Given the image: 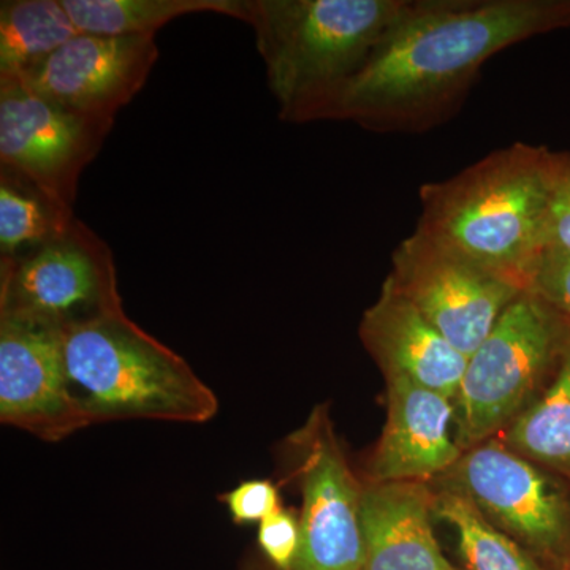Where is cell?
I'll return each mask as SVG.
<instances>
[{
	"mask_svg": "<svg viewBox=\"0 0 570 570\" xmlns=\"http://www.w3.org/2000/svg\"><path fill=\"white\" fill-rule=\"evenodd\" d=\"M570 28V0H409L322 121L423 134L450 121L498 52Z\"/></svg>",
	"mask_w": 570,
	"mask_h": 570,
	"instance_id": "cell-1",
	"label": "cell"
},
{
	"mask_svg": "<svg viewBox=\"0 0 570 570\" xmlns=\"http://www.w3.org/2000/svg\"><path fill=\"white\" fill-rule=\"evenodd\" d=\"M553 154L515 141L452 178L423 184L415 232L530 291L546 253Z\"/></svg>",
	"mask_w": 570,
	"mask_h": 570,
	"instance_id": "cell-2",
	"label": "cell"
},
{
	"mask_svg": "<svg viewBox=\"0 0 570 570\" xmlns=\"http://www.w3.org/2000/svg\"><path fill=\"white\" fill-rule=\"evenodd\" d=\"M409 0H245L284 122L322 121Z\"/></svg>",
	"mask_w": 570,
	"mask_h": 570,
	"instance_id": "cell-3",
	"label": "cell"
},
{
	"mask_svg": "<svg viewBox=\"0 0 570 570\" xmlns=\"http://www.w3.org/2000/svg\"><path fill=\"white\" fill-rule=\"evenodd\" d=\"M75 403L89 425L116 420L205 423L219 400L189 363L124 309L66 332Z\"/></svg>",
	"mask_w": 570,
	"mask_h": 570,
	"instance_id": "cell-4",
	"label": "cell"
},
{
	"mask_svg": "<svg viewBox=\"0 0 570 570\" xmlns=\"http://www.w3.org/2000/svg\"><path fill=\"white\" fill-rule=\"evenodd\" d=\"M570 341V318L542 296H517L469 356L455 401L463 452L497 438L550 384Z\"/></svg>",
	"mask_w": 570,
	"mask_h": 570,
	"instance_id": "cell-5",
	"label": "cell"
},
{
	"mask_svg": "<svg viewBox=\"0 0 570 570\" xmlns=\"http://www.w3.org/2000/svg\"><path fill=\"white\" fill-rule=\"evenodd\" d=\"M487 520L549 570H570V483L493 438L441 475Z\"/></svg>",
	"mask_w": 570,
	"mask_h": 570,
	"instance_id": "cell-6",
	"label": "cell"
},
{
	"mask_svg": "<svg viewBox=\"0 0 570 570\" xmlns=\"http://www.w3.org/2000/svg\"><path fill=\"white\" fill-rule=\"evenodd\" d=\"M121 309L110 246L77 217L50 242L0 262V314L67 332Z\"/></svg>",
	"mask_w": 570,
	"mask_h": 570,
	"instance_id": "cell-7",
	"label": "cell"
},
{
	"mask_svg": "<svg viewBox=\"0 0 570 570\" xmlns=\"http://www.w3.org/2000/svg\"><path fill=\"white\" fill-rule=\"evenodd\" d=\"M302 493V547L292 570H360L363 564L362 487L330 420L317 406L285 442Z\"/></svg>",
	"mask_w": 570,
	"mask_h": 570,
	"instance_id": "cell-8",
	"label": "cell"
},
{
	"mask_svg": "<svg viewBox=\"0 0 570 570\" xmlns=\"http://www.w3.org/2000/svg\"><path fill=\"white\" fill-rule=\"evenodd\" d=\"M387 277L468 358L490 335L505 307L524 292L415 230L393 250Z\"/></svg>",
	"mask_w": 570,
	"mask_h": 570,
	"instance_id": "cell-9",
	"label": "cell"
},
{
	"mask_svg": "<svg viewBox=\"0 0 570 570\" xmlns=\"http://www.w3.org/2000/svg\"><path fill=\"white\" fill-rule=\"evenodd\" d=\"M110 130L48 102L18 78L0 77V170L63 209L73 212L82 171Z\"/></svg>",
	"mask_w": 570,
	"mask_h": 570,
	"instance_id": "cell-10",
	"label": "cell"
},
{
	"mask_svg": "<svg viewBox=\"0 0 570 570\" xmlns=\"http://www.w3.org/2000/svg\"><path fill=\"white\" fill-rule=\"evenodd\" d=\"M159 47L154 37L78 33L18 80L62 110L111 129L148 81Z\"/></svg>",
	"mask_w": 570,
	"mask_h": 570,
	"instance_id": "cell-11",
	"label": "cell"
},
{
	"mask_svg": "<svg viewBox=\"0 0 570 570\" xmlns=\"http://www.w3.org/2000/svg\"><path fill=\"white\" fill-rule=\"evenodd\" d=\"M0 422L45 442L91 426L70 393L62 328L0 314Z\"/></svg>",
	"mask_w": 570,
	"mask_h": 570,
	"instance_id": "cell-12",
	"label": "cell"
},
{
	"mask_svg": "<svg viewBox=\"0 0 570 570\" xmlns=\"http://www.w3.org/2000/svg\"><path fill=\"white\" fill-rule=\"evenodd\" d=\"M387 422L367 461L370 482H426L444 475L463 456L450 426L452 397L403 377H387Z\"/></svg>",
	"mask_w": 570,
	"mask_h": 570,
	"instance_id": "cell-13",
	"label": "cell"
},
{
	"mask_svg": "<svg viewBox=\"0 0 570 570\" xmlns=\"http://www.w3.org/2000/svg\"><path fill=\"white\" fill-rule=\"evenodd\" d=\"M360 340L384 377H403L455 401L468 356L385 279L360 322Z\"/></svg>",
	"mask_w": 570,
	"mask_h": 570,
	"instance_id": "cell-14",
	"label": "cell"
},
{
	"mask_svg": "<svg viewBox=\"0 0 570 570\" xmlns=\"http://www.w3.org/2000/svg\"><path fill=\"white\" fill-rule=\"evenodd\" d=\"M363 564L360 570H456L433 530L434 489L426 482L362 487Z\"/></svg>",
	"mask_w": 570,
	"mask_h": 570,
	"instance_id": "cell-15",
	"label": "cell"
},
{
	"mask_svg": "<svg viewBox=\"0 0 570 570\" xmlns=\"http://www.w3.org/2000/svg\"><path fill=\"white\" fill-rule=\"evenodd\" d=\"M497 439L570 483V341L550 384Z\"/></svg>",
	"mask_w": 570,
	"mask_h": 570,
	"instance_id": "cell-16",
	"label": "cell"
},
{
	"mask_svg": "<svg viewBox=\"0 0 570 570\" xmlns=\"http://www.w3.org/2000/svg\"><path fill=\"white\" fill-rule=\"evenodd\" d=\"M80 33L154 37L176 18L216 13L243 21L245 0H62Z\"/></svg>",
	"mask_w": 570,
	"mask_h": 570,
	"instance_id": "cell-17",
	"label": "cell"
},
{
	"mask_svg": "<svg viewBox=\"0 0 570 570\" xmlns=\"http://www.w3.org/2000/svg\"><path fill=\"white\" fill-rule=\"evenodd\" d=\"M62 0L0 3V77H18L78 36Z\"/></svg>",
	"mask_w": 570,
	"mask_h": 570,
	"instance_id": "cell-18",
	"label": "cell"
},
{
	"mask_svg": "<svg viewBox=\"0 0 570 570\" xmlns=\"http://www.w3.org/2000/svg\"><path fill=\"white\" fill-rule=\"evenodd\" d=\"M434 517L455 528L464 570H549L456 491L434 489Z\"/></svg>",
	"mask_w": 570,
	"mask_h": 570,
	"instance_id": "cell-19",
	"label": "cell"
},
{
	"mask_svg": "<svg viewBox=\"0 0 570 570\" xmlns=\"http://www.w3.org/2000/svg\"><path fill=\"white\" fill-rule=\"evenodd\" d=\"M75 219L20 176L0 170V262L29 253L62 234Z\"/></svg>",
	"mask_w": 570,
	"mask_h": 570,
	"instance_id": "cell-20",
	"label": "cell"
},
{
	"mask_svg": "<svg viewBox=\"0 0 570 570\" xmlns=\"http://www.w3.org/2000/svg\"><path fill=\"white\" fill-rule=\"evenodd\" d=\"M257 546L269 570L294 569L302 547L299 517L291 510L277 509L258 523Z\"/></svg>",
	"mask_w": 570,
	"mask_h": 570,
	"instance_id": "cell-21",
	"label": "cell"
},
{
	"mask_svg": "<svg viewBox=\"0 0 570 570\" xmlns=\"http://www.w3.org/2000/svg\"><path fill=\"white\" fill-rule=\"evenodd\" d=\"M546 253L570 255V149L553 154Z\"/></svg>",
	"mask_w": 570,
	"mask_h": 570,
	"instance_id": "cell-22",
	"label": "cell"
},
{
	"mask_svg": "<svg viewBox=\"0 0 570 570\" xmlns=\"http://www.w3.org/2000/svg\"><path fill=\"white\" fill-rule=\"evenodd\" d=\"M220 501L228 509L235 524L262 523L275 513L281 504L279 487L269 479H250L235 489L220 494Z\"/></svg>",
	"mask_w": 570,
	"mask_h": 570,
	"instance_id": "cell-23",
	"label": "cell"
},
{
	"mask_svg": "<svg viewBox=\"0 0 570 570\" xmlns=\"http://www.w3.org/2000/svg\"><path fill=\"white\" fill-rule=\"evenodd\" d=\"M530 291L570 318V255L543 254L532 275Z\"/></svg>",
	"mask_w": 570,
	"mask_h": 570,
	"instance_id": "cell-24",
	"label": "cell"
},
{
	"mask_svg": "<svg viewBox=\"0 0 570 570\" xmlns=\"http://www.w3.org/2000/svg\"><path fill=\"white\" fill-rule=\"evenodd\" d=\"M456 570H461V569H456Z\"/></svg>",
	"mask_w": 570,
	"mask_h": 570,
	"instance_id": "cell-25",
	"label": "cell"
}]
</instances>
